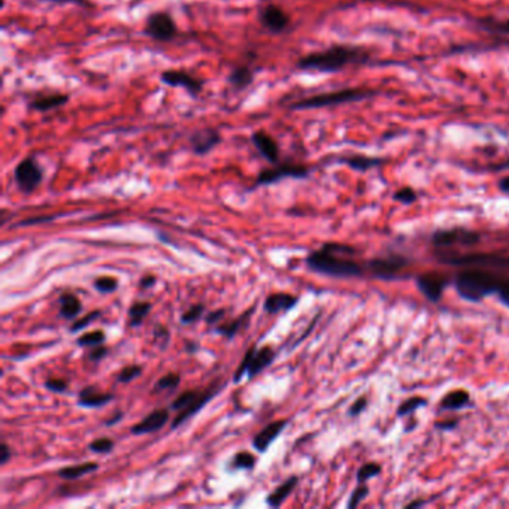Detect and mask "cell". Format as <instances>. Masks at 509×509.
Wrapping results in <instances>:
<instances>
[{"instance_id": "cell-8", "label": "cell", "mask_w": 509, "mask_h": 509, "mask_svg": "<svg viewBox=\"0 0 509 509\" xmlns=\"http://www.w3.org/2000/svg\"><path fill=\"white\" fill-rule=\"evenodd\" d=\"M14 181L24 195H30L44 181V169L35 157L30 156L15 166Z\"/></svg>"}, {"instance_id": "cell-41", "label": "cell", "mask_w": 509, "mask_h": 509, "mask_svg": "<svg viewBox=\"0 0 509 509\" xmlns=\"http://www.w3.org/2000/svg\"><path fill=\"white\" fill-rule=\"evenodd\" d=\"M100 315H102V311H93V312H90V314L84 315V319L75 320V321L72 323V325H71L69 332L75 333V332L84 330L86 327H88V325H90L91 323H93V321H96V320L99 319V316H100Z\"/></svg>"}, {"instance_id": "cell-20", "label": "cell", "mask_w": 509, "mask_h": 509, "mask_svg": "<svg viewBox=\"0 0 509 509\" xmlns=\"http://www.w3.org/2000/svg\"><path fill=\"white\" fill-rule=\"evenodd\" d=\"M256 72L248 64H238L233 68L227 77V84L235 91H245L253 86Z\"/></svg>"}, {"instance_id": "cell-50", "label": "cell", "mask_w": 509, "mask_h": 509, "mask_svg": "<svg viewBox=\"0 0 509 509\" xmlns=\"http://www.w3.org/2000/svg\"><path fill=\"white\" fill-rule=\"evenodd\" d=\"M49 2L57 3V5H75V6H81V8L93 6L91 0H49Z\"/></svg>"}, {"instance_id": "cell-46", "label": "cell", "mask_w": 509, "mask_h": 509, "mask_svg": "<svg viewBox=\"0 0 509 509\" xmlns=\"http://www.w3.org/2000/svg\"><path fill=\"white\" fill-rule=\"evenodd\" d=\"M484 27L499 33H509V20L499 21V20H482Z\"/></svg>"}, {"instance_id": "cell-38", "label": "cell", "mask_w": 509, "mask_h": 509, "mask_svg": "<svg viewBox=\"0 0 509 509\" xmlns=\"http://www.w3.org/2000/svg\"><path fill=\"white\" fill-rule=\"evenodd\" d=\"M115 447V442L111 438H99L88 444V449L97 454H106L111 453Z\"/></svg>"}, {"instance_id": "cell-47", "label": "cell", "mask_w": 509, "mask_h": 509, "mask_svg": "<svg viewBox=\"0 0 509 509\" xmlns=\"http://www.w3.org/2000/svg\"><path fill=\"white\" fill-rule=\"evenodd\" d=\"M106 356H108V348L103 344H100V345L93 347V349H91L88 354V358L93 362H99V360H102V358H105Z\"/></svg>"}, {"instance_id": "cell-30", "label": "cell", "mask_w": 509, "mask_h": 509, "mask_svg": "<svg viewBox=\"0 0 509 509\" xmlns=\"http://www.w3.org/2000/svg\"><path fill=\"white\" fill-rule=\"evenodd\" d=\"M153 305L149 302H135L129 310V324L130 327L136 329L139 325L144 324V320L147 319V315L151 311Z\"/></svg>"}, {"instance_id": "cell-29", "label": "cell", "mask_w": 509, "mask_h": 509, "mask_svg": "<svg viewBox=\"0 0 509 509\" xmlns=\"http://www.w3.org/2000/svg\"><path fill=\"white\" fill-rule=\"evenodd\" d=\"M469 400H471V396L467 391L454 390L440 400V408L442 410H449V411L462 410V408L469 405Z\"/></svg>"}, {"instance_id": "cell-55", "label": "cell", "mask_w": 509, "mask_h": 509, "mask_svg": "<svg viewBox=\"0 0 509 509\" xmlns=\"http://www.w3.org/2000/svg\"><path fill=\"white\" fill-rule=\"evenodd\" d=\"M120 420H123V412H121V411L115 412V414L111 417V419H108L103 424L106 425V427H112V425H115L116 423H120Z\"/></svg>"}, {"instance_id": "cell-33", "label": "cell", "mask_w": 509, "mask_h": 509, "mask_svg": "<svg viewBox=\"0 0 509 509\" xmlns=\"http://www.w3.org/2000/svg\"><path fill=\"white\" fill-rule=\"evenodd\" d=\"M105 333L102 330H93V332H87L84 335H81L77 339V344L79 347H96L105 342Z\"/></svg>"}, {"instance_id": "cell-6", "label": "cell", "mask_w": 509, "mask_h": 509, "mask_svg": "<svg viewBox=\"0 0 509 509\" xmlns=\"http://www.w3.org/2000/svg\"><path fill=\"white\" fill-rule=\"evenodd\" d=\"M311 169L302 163H278L273 164V168L263 169L256 178V187H268L278 184L282 179L295 178V179H305L310 177Z\"/></svg>"}, {"instance_id": "cell-24", "label": "cell", "mask_w": 509, "mask_h": 509, "mask_svg": "<svg viewBox=\"0 0 509 509\" xmlns=\"http://www.w3.org/2000/svg\"><path fill=\"white\" fill-rule=\"evenodd\" d=\"M254 312V308H249V310H247L244 314H242L239 319L233 320L230 323H226V324H221V325H216L215 327V332L219 333V335L227 338V339H233L235 338L238 333L245 329L248 323H249V319H251V315Z\"/></svg>"}, {"instance_id": "cell-21", "label": "cell", "mask_w": 509, "mask_h": 509, "mask_svg": "<svg viewBox=\"0 0 509 509\" xmlns=\"http://www.w3.org/2000/svg\"><path fill=\"white\" fill-rule=\"evenodd\" d=\"M114 399L111 393H100L95 386L84 387L78 395V405L82 408H100Z\"/></svg>"}, {"instance_id": "cell-11", "label": "cell", "mask_w": 509, "mask_h": 509, "mask_svg": "<svg viewBox=\"0 0 509 509\" xmlns=\"http://www.w3.org/2000/svg\"><path fill=\"white\" fill-rule=\"evenodd\" d=\"M223 142V136L220 130L214 127H203L197 129L191 133L188 138V144L191 151L196 156H206L210 154L214 148L219 147Z\"/></svg>"}, {"instance_id": "cell-3", "label": "cell", "mask_w": 509, "mask_h": 509, "mask_svg": "<svg viewBox=\"0 0 509 509\" xmlns=\"http://www.w3.org/2000/svg\"><path fill=\"white\" fill-rule=\"evenodd\" d=\"M500 281L495 275L482 271H464L456 278V290L469 302H480L491 293H497Z\"/></svg>"}, {"instance_id": "cell-39", "label": "cell", "mask_w": 509, "mask_h": 509, "mask_svg": "<svg viewBox=\"0 0 509 509\" xmlns=\"http://www.w3.org/2000/svg\"><path fill=\"white\" fill-rule=\"evenodd\" d=\"M142 372H144V369H142V366H139V364H129V366H126V368L121 369V372L119 373V377H116V380H119V382L127 384V382H132L133 380H136L138 377H140Z\"/></svg>"}, {"instance_id": "cell-43", "label": "cell", "mask_w": 509, "mask_h": 509, "mask_svg": "<svg viewBox=\"0 0 509 509\" xmlns=\"http://www.w3.org/2000/svg\"><path fill=\"white\" fill-rule=\"evenodd\" d=\"M44 387L53 393H64L69 387V382L63 378H49L44 382Z\"/></svg>"}, {"instance_id": "cell-42", "label": "cell", "mask_w": 509, "mask_h": 509, "mask_svg": "<svg viewBox=\"0 0 509 509\" xmlns=\"http://www.w3.org/2000/svg\"><path fill=\"white\" fill-rule=\"evenodd\" d=\"M55 219H58V215H42V216H30V219H26L20 221L18 224H14V227H29V226H36V224H44V223H51Z\"/></svg>"}, {"instance_id": "cell-25", "label": "cell", "mask_w": 509, "mask_h": 509, "mask_svg": "<svg viewBox=\"0 0 509 509\" xmlns=\"http://www.w3.org/2000/svg\"><path fill=\"white\" fill-rule=\"evenodd\" d=\"M297 482H299L297 477H290L287 481H284L278 488H275L272 493L268 495V497H266V504H268L272 508L281 506L284 504V500H286L291 493H293V490L296 488Z\"/></svg>"}, {"instance_id": "cell-40", "label": "cell", "mask_w": 509, "mask_h": 509, "mask_svg": "<svg viewBox=\"0 0 509 509\" xmlns=\"http://www.w3.org/2000/svg\"><path fill=\"white\" fill-rule=\"evenodd\" d=\"M205 312V306L202 303H197V305H193L190 308V310H187L184 314L181 315V323L182 324H191V323H196L199 319H202V315Z\"/></svg>"}, {"instance_id": "cell-52", "label": "cell", "mask_w": 509, "mask_h": 509, "mask_svg": "<svg viewBox=\"0 0 509 509\" xmlns=\"http://www.w3.org/2000/svg\"><path fill=\"white\" fill-rule=\"evenodd\" d=\"M366 405H368V402H366L364 397H360L358 400H356V402L353 404V406L349 408V415H358V414H360L364 410Z\"/></svg>"}, {"instance_id": "cell-48", "label": "cell", "mask_w": 509, "mask_h": 509, "mask_svg": "<svg viewBox=\"0 0 509 509\" xmlns=\"http://www.w3.org/2000/svg\"><path fill=\"white\" fill-rule=\"evenodd\" d=\"M154 336H156V340L162 342L163 348H166V345H168V340H169V329H166L164 325H157V327L154 329Z\"/></svg>"}, {"instance_id": "cell-58", "label": "cell", "mask_w": 509, "mask_h": 509, "mask_svg": "<svg viewBox=\"0 0 509 509\" xmlns=\"http://www.w3.org/2000/svg\"><path fill=\"white\" fill-rule=\"evenodd\" d=\"M499 188L502 190V191H505V193H509V177L504 178L502 181L499 182Z\"/></svg>"}, {"instance_id": "cell-53", "label": "cell", "mask_w": 509, "mask_h": 509, "mask_svg": "<svg viewBox=\"0 0 509 509\" xmlns=\"http://www.w3.org/2000/svg\"><path fill=\"white\" fill-rule=\"evenodd\" d=\"M224 314H226V310H216V311H212L206 315V323L208 324H215L216 321H220Z\"/></svg>"}, {"instance_id": "cell-23", "label": "cell", "mask_w": 509, "mask_h": 509, "mask_svg": "<svg viewBox=\"0 0 509 509\" xmlns=\"http://www.w3.org/2000/svg\"><path fill=\"white\" fill-rule=\"evenodd\" d=\"M406 264L402 257H390V258H378L371 263L372 271L381 278H391L393 273L400 271Z\"/></svg>"}, {"instance_id": "cell-16", "label": "cell", "mask_w": 509, "mask_h": 509, "mask_svg": "<svg viewBox=\"0 0 509 509\" xmlns=\"http://www.w3.org/2000/svg\"><path fill=\"white\" fill-rule=\"evenodd\" d=\"M219 391H220V387L216 386V384H214V386H211L210 388L202 390V393H200V396L195 400L193 404H191L190 406H187L186 410L179 411L178 415L175 417V420L172 421V430L178 429L179 425H182V424H184L187 420H190L191 417L196 415L200 410H202L203 406L208 405V402H211V399H212L216 393H219Z\"/></svg>"}, {"instance_id": "cell-12", "label": "cell", "mask_w": 509, "mask_h": 509, "mask_svg": "<svg viewBox=\"0 0 509 509\" xmlns=\"http://www.w3.org/2000/svg\"><path fill=\"white\" fill-rule=\"evenodd\" d=\"M251 144L266 162L278 164L281 158V148L272 135L266 130H256L251 135Z\"/></svg>"}, {"instance_id": "cell-19", "label": "cell", "mask_w": 509, "mask_h": 509, "mask_svg": "<svg viewBox=\"0 0 509 509\" xmlns=\"http://www.w3.org/2000/svg\"><path fill=\"white\" fill-rule=\"evenodd\" d=\"M287 427V420H277L272 421L264 429L257 433L253 439V447L257 449L258 453H266L269 449V447L273 444L277 438L284 432V429Z\"/></svg>"}, {"instance_id": "cell-28", "label": "cell", "mask_w": 509, "mask_h": 509, "mask_svg": "<svg viewBox=\"0 0 509 509\" xmlns=\"http://www.w3.org/2000/svg\"><path fill=\"white\" fill-rule=\"evenodd\" d=\"M339 162L347 164V166H349V168L354 169V171H360V172L369 171V169L375 168V166H378V164L382 163L381 158L368 157V156H358V154L348 156V157H342Z\"/></svg>"}, {"instance_id": "cell-5", "label": "cell", "mask_w": 509, "mask_h": 509, "mask_svg": "<svg viewBox=\"0 0 509 509\" xmlns=\"http://www.w3.org/2000/svg\"><path fill=\"white\" fill-rule=\"evenodd\" d=\"M275 356L277 354H275L271 347H263L260 349H257V345H253L247 351L244 360L240 362L235 375H233V382H239L245 373L248 375V380H254L258 373L263 372L268 366L272 364V362L275 360Z\"/></svg>"}, {"instance_id": "cell-18", "label": "cell", "mask_w": 509, "mask_h": 509, "mask_svg": "<svg viewBox=\"0 0 509 509\" xmlns=\"http://www.w3.org/2000/svg\"><path fill=\"white\" fill-rule=\"evenodd\" d=\"M417 286L430 302H439L447 286V278L438 273H425L417 278Z\"/></svg>"}, {"instance_id": "cell-34", "label": "cell", "mask_w": 509, "mask_h": 509, "mask_svg": "<svg viewBox=\"0 0 509 509\" xmlns=\"http://www.w3.org/2000/svg\"><path fill=\"white\" fill-rule=\"evenodd\" d=\"M93 287L103 295H111L114 291L119 290V280L114 277H100L96 278L93 282Z\"/></svg>"}, {"instance_id": "cell-32", "label": "cell", "mask_w": 509, "mask_h": 509, "mask_svg": "<svg viewBox=\"0 0 509 509\" xmlns=\"http://www.w3.org/2000/svg\"><path fill=\"white\" fill-rule=\"evenodd\" d=\"M256 463H257V458L248 451H240L235 454V457H233V460H232V466L235 467V469H244V471H253L256 467Z\"/></svg>"}, {"instance_id": "cell-9", "label": "cell", "mask_w": 509, "mask_h": 509, "mask_svg": "<svg viewBox=\"0 0 509 509\" xmlns=\"http://www.w3.org/2000/svg\"><path fill=\"white\" fill-rule=\"evenodd\" d=\"M160 81L164 86L175 87V88H182L184 91L193 97L197 99V96L202 93L205 87V81L195 77L193 73L181 69H168L160 73Z\"/></svg>"}, {"instance_id": "cell-44", "label": "cell", "mask_w": 509, "mask_h": 509, "mask_svg": "<svg viewBox=\"0 0 509 509\" xmlns=\"http://www.w3.org/2000/svg\"><path fill=\"white\" fill-rule=\"evenodd\" d=\"M368 493H369V488H368V486H366V482L360 484V486H358V487L353 491L351 497H349L348 508H349V509H351V508H356L358 504L362 502V500H363L366 496H368Z\"/></svg>"}, {"instance_id": "cell-27", "label": "cell", "mask_w": 509, "mask_h": 509, "mask_svg": "<svg viewBox=\"0 0 509 509\" xmlns=\"http://www.w3.org/2000/svg\"><path fill=\"white\" fill-rule=\"evenodd\" d=\"M99 469V464L95 463V462H87V463H81V464H73V466H68V467H63V469H60L57 472V475L63 480H78V478H82L86 477V475L88 473H93L95 471Z\"/></svg>"}, {"instance_id": "cell-51", "label": "cell", "mask_w": 509, "mask_h": 509, "mask_svg": "<svg viewBox=\"0 0 509 509\" xmlns=\"http://www.w3.org/2000/svg\"><path fill=\"white\" fill-rule=\"evenodd\" d=\"M11 456H12V451H11L10 445H8L6 442H2V445H0V463L6 464L8 462H10Z\"/></svg>"}, {"instance_id": "cell-45", "label": "cell", "mask_w": 509, "mask_h": 509, "mask_svg": "<svg viewBox=\"0 0 509 509\" xmlns=\"http://www.w3.org/2000/svg\"><path fill=\"white\" fill-rule=\"evenodd\" d=\"M395 200H397V202H400V203L410 205V203H412L417 200V193L410 187L400 188L395 193Z\"/></svg>"}, {"instance_id": "cell-17", "label": "cell", "mask_w": 509, "mask_h": 509, "mask_svg": "<svg viewBox=\"0 0 509 509\" xmlns=\"http://www.w3.org/2000/svg\"><path fill=\"white\" fill-rule=\"evenodd\" d=\"M480 240V236L473 232H466V230H444L438 232L433 235V245L436 247H451L454 244H463V245H473Z\"/></svg>"}, {"instance_id": "cell-7", "label": "cell", "mask_w": 509, "mask_h": 509, "mask_svg": "<svg viewBox=\"0 0 509 509\" xmlns=\"http://www.w3.org/2000/svg\"><path fill=\"white\" fill-rule=\"evenodd\" d=\"M144 35L156 42H171L178 35V26L169 11H154L147 16Z\"/></svg>"}, {"instance_id": "cell-57", "label": "cell", "mask_w": 509, "mask_h": 509, "mask_svg": "<svg viewBox=\"0 0 509 509\" xmlns=\"http://www.w3.org/2000/svg\"><path fill=\"white\" fill-rule=\"evenodd\" d=\"M197 349H199V344H197L196 340H187L186 342V351L188 354H195L197 351Z\"/></svg>"}, {"instance_id": "cell-56", "label": "cell", "mask_w": 509, "mask_h": 509, "mask_svg": "<svg viewBox=\"0 0 509 509\" xmlns=\"http://www.w3.org/2000/svg\"><path fill=\"white\" fill-rule=\"evenodd\" d=\"M456 424H457V420H454V421H444V423H436L435 425H436V427H438V429H442V430H451V429H454V427H456Z\"/></svg>"}, {"instance_id": "cell-4", "label": "cell", "mask_w": 509, "mask_h": 509, "mask_svg": "<svg viewBox=\"0 0 509 509\" xmlns=\"http://www.w3.org/2000/svg\"><path fill=\"white\" fill-rule=\"evenodd\" d=\"M372 93L368 90L362 88H344L336 91H329V93H320L310 97L299 99L288 106L290 111H305V110H320V108L338 106L344 103L358 102V100L368 99Z\"/></svg>"}, {"instance_id": "cell-35", "label": "cell", "mask_w": 509, "mask_h": 509, "mask_svg": "<svg viewBox=\"0 0 509 509\" xmlns=\"http://www.w3.org/2000/svg\"><path fill=\"white\" fill-rule=\"evenodd\" d=\"M179 384H181V375L175 373V372H169V373H166L164 377L158 380V382L154 386V390L156 391L175 390L179 386Z\"/></svg>"}, {"instance_id": "cell-54", "label": "cell", "mask_w": 509, "mask_h": 509, "mask_svg": "<svg viewBox=\"0 0 509 509\" xmlns=\"http://www.w3.org/2000/svg\"><path fill=\"white\" fill-rule=\"evenodd\" d=\"M156 277L154 275H147V277H144L140 280V287L142 288H151L156 286Z\"/></svg>"}, {"instance_id": "cell-26", "label": "cell", "mask_w": 509, "mask_h": 509, "mask_svg": "<svg viewBox=\"0 0 509 509\" xmlns=\"http://www.w3.org/2000/svg\"><path fill=\"white\" fill-rule=\"evenodd\" d=\"M58 303H60V316L64 320H75L82 312L81 300L73 293L62 295Z\"/></svg>"}, {"instance_id": "cell-22", "label": "cell", "mask_w": 509, "mask_h": 509, "mask_svg": "<svg viewBox=\"0 0 509 509\" xmlns=\"http://www.w3.org/2000/svg\"><path fill=\"white\" fill-rule=\"evenodd\" d=\"M299 302V297L288 293H272L264 300V311L268 314H278L288 311Z\"/></svg>"}, {"instance_id": "cell-36", "label": "cell", "mask_w": 509, "mask_h": 509, "mask_svg": "<svg viewBox=\"0 0 509 509\" xmlns=\"http://www.w3.org/2000/svg\"><path fill=\"white\" fill-rule=\"evenodd\" d=\"M425 404H427V402H425V399H423V397H411V399H408V400H405V402L402 405H400L397 408V415L399 417H404V415H408V414H412V412H415L417 410H419V408L425 406Z\"/></svg>"}, {"instance_id": "cell-49", "label": "cell", "mask_w": 509, "mask_h": 509, "mask_svg": "<svg viewBox=\"0 0 509 509\" xmlns=\"http://www.w3.org/2000/svg\"><path fill=\"white\" fill-rule=\"evenodd\" d=\"M497 295H499V299L502 300V303L509 306V280L500 282V286L497 288Z\"/></svg>"}, {"instance_id": "cell-37", "label": "cell", "mask_w": 509, "mask_h": 509, "mask_svg": "<svg viewBox=\"0 0 509 509\" xmlns=\"http://www.w3.org/2000/svg\"><path fill=\"white\" fill-rule=\"evenodd\" d=\"M381 472V466L377 463H366L363 464L357 472V481L358 484H363L369 481L371 478H375Z\"/></svg>"}, {"instance_id": "cell-10", "label": "cell", "mask_w": 509, "mask_h": 509, "mask_svg": "<svg viewBox=\"0 0 509 509\" xmlns=\"http://www.w3.org/2000/svg\"><path fill=\"white\" fill-rule=\"evenodd\" d=\"M258 21H260V26L272 35H282L288 30L291 24L290 15L280 5L275 3L264 5L258 11Z\"/></svg>"}, {"instance_id": "cell-2", "label": "cell", "mask_w": 509, "mask_h": 509, "mask_svg": "<svg viewBox=\"0 0 509 509\" xmlns=\"http://www.w3.org/2000/svg\"><path fill=\"white\" fill-rule=\"evenodd\" d=\"M354 254V249L339 244H324L320 249L306 257L308 269L336 278L360 277L363 268L348 256Z\"/></svg>"}, {"instance_id": "cell-13", "label": "cell", "mask_w": 509, "mask_h": 509, "mask_svg": "<svg viewBox=\"0 0 509 509\" xmlns=\"http://www.w3.org/2000/svg\"><path fill=\"white\" fill-rule=\"evenodd\" d=\"M71 96L68 93H60V91H53V93L36 95L27 102V110L36 112H49L57 108L68 105Z\"/></svg>"}, {"instance_id": "cell-31", "label": "cell", "mask_w": 509, "mask_h": 509, "mask_svg": "<svg viewBox=\"0 0 509 509\" xmlns=\"http://www.w3.org/2000/svg\"><path fill=\"white\" fill-rule=\"evenodd\" d=\"M200 393H202V390H187V391H184V393H181L177 399L173 400L172 405H171V410L178 411V412L182 411V410H186L187 406H190L200 396Z\"/></svg>"}, {"instance_id": "cell-14", "label": "cell", "mask_w": 509, "mask_h": 509, "mask_svg": "<svg viewBox=\"0 0 509 509\" xmlns=\"http://www.w3.org/2000/svg\"><path fill=\"white\" fill-rule=\"evenodd\" d=\"M169 421V410L168 408H162V410H154L153 412H149L144 420H140L132 427V435H149V433H154L162 430L166 423Z\"/></svg>"}, {"instance_id": "cell-15", "label": "cell", "mask_w": 509, "mask_h": 509, "mask_svg": "<svg viewBox=\"0 0 509 509\" xmlns=\"http://www.w3.org/2000/svg\"><path fill=\"white\" fill-rule=\"evenodd\" d=\"M445 263L456 264V266H473V264H484V266H496V268H509V258L499 257L495 254H467L458 256L454 258H447Z\"/></svg>"}, {"instance_id": "cell-1", "label": "cell", "mask_w": 509, "mask_h": 509, "mask_svg": "<svg viewBox=\"0 0 509 509\" xmlns=\"http://www.w3.org/2000/svg\"><path fill=\"white\" fill-rule=\"evenodd\" d=\"M368 60L369 53L362 47L332 45L323 51H315L300 57L296 68L305 72L335 73L349 64H360Z\"/></svg>"}]
</instances>
